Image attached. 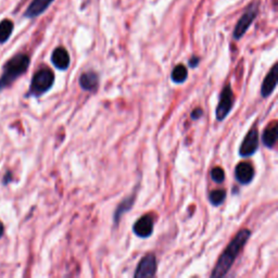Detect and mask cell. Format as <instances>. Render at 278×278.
<instances>
[{"instance_id": "7a4b0ae2", "label": "cell", "mask_w": 278, "mask_h": 278, "mask_svg": "<svg viewBox=\"0 0 278 278\" xmlns=\"http://www.w3.org/2000/svg\"><path fill=\"white\" fill-rule=\"evenodd\" d=\"M29 67V58L27 54L20 53L14 55L4 64L3 73L0 77V92L9 87L16 82L17 78L26 72Z\"/></svg>"}, {"instance_id": "9a60e30c", "label": "cell", "mask_w": 278, "mask_h": 278, "mask_svg": "<svg viewBox=\"0 0 278 278\" xmlns=\"http://www.w3.org/2000/svg\"><path fill=\"white\" fill-rule=\"evenodd\" d=\"M134 202H135V197H128V198H126L125 200H123L122 203H121L118 206V209H116L115 214H114L115 225L119 224V221H120L121 217H122V215L125 214L126 212H128L131 209V206H133Z\"/></svg>"}, {"instance_id": "6da1fadb", "label": "cell", "mask_w": 278, "mask_h": 278, "mask_svg": "<svg viewBox=\"0 0 278 278\" xmlns=\"http://www.w3.org/2000/svg\"><path fill=\"white\" fill-rule=\"evenodd\" d=\"M250 236L251 231L249 229H242L236 235L235 238L230 241V244L227 246L225 251L222 253L220 259L217 260L211 277H223L228 273L230 267L234 264L236 257L238 256L239 252L245 247L246 242L249 240Z\"/></svg>"}, {"instance_id": "7c38bea8", "label": "cell", "mask_w": 278, "mask_h": 278, "mask_svg": "<svg viewBox=\"0 0 278 278\" xmlns=\"http://www.w3.org/2000/svg\"><path fill=\"white\" fill-rule=\"evenodd\" d=\"M51 62L59 70H67L70 65V55L69 52L62 47L54 49L51 55Z\"/></svg>"}, {"instance_id": "e0dca14e", "label": "cell", "mask_w": 278, "mask_h": 278, "mask_svg": "<svg viewBox=\"0 0 278 278\" xmlns=\"http://www.w3.org/2000/svg\"><path fill=\"white\" fill-rule=\"evenodd\" d=\"M13 31V23L10 20H2L0 22V44L6 43L11 36Z\"/></svg>"}, {"instance_id": "277c9868", "label": "cell", "mask_w": 278, "mask_h": 278, "mask_svg": "<svg viewBox=\"0 0 278 278\" xmlns=\"http://www.w3.org/2000/svg\"><path fill=\"white\" fill-rule=\"evenodd\" d=\"M232 103H234V93L229 85L224 87L223 92L221 93L219 105L216 108V120L222 122L227 115L229 114L230 110L232 109Z\"/></svg>"}, {"instance_id": "30bf717a", "label": "cell", "mask_w": 278, "mask_h": 278, "mask_svg": "<svg viewBox=\"0 0 278 278\" xmlns=\"http://www.w3.org/2000/svg\"><path fill=\"white\" fill-rule=\"evenodd\" d=\"M235 177L242 185L250 184L254 177V169L247 162L239 163L235 169Z\"/></svg>"}, {"instance_id": "ffe728a7", "label": "cell", "mask_w": 278, "mask_h": 278, "mask_svg": "<svg viewBox=\"0 0 278 278\" xmlns=\"http://www.w3.org/2000/svg\"><path fill=\"white\" fill-rule=\"evenodd\" d=\"M202 113H203V111H202L200 108H197V109H195L193 111V112H191V119H193V120H199L202 116Z\"/></svg>"}, {"instance_id": "d6986e66", "label": "cell", "mask_w": 278, "mask_h": 278, "mask_svg": "<svg viewBox=\"0 0 278 278\" xmlns=\"http://www.w3.org/2000/svg\"><path fill=\"white\" fill-rule=\"evenodd\" d=\"M211 177L217 184L223 183L224 179H225L224 170L222 168H214L213 170L211 171Z\"/></svg>"}, {"instance_id": "ba28073f", "label": "cell", "mask_w": 278, "mask_h": 278, "mask_svg": "<svg viewBox=\"0 0 278 278\" xmlns=\"http://www.w3.org/2000/svg\"><path fill=\"white\" fill-rule=\"evenodd\" d=\"M133 230L140 238H148L153 232V219L150 215H144L134 224Z\"/></svg>"}, {"instance_id": "8fae6325", "label": "cell", "mask_w": 278, "mask_h": 278, "mask_svg": "<svg viewBox=\"0 0 278 278\" xmlns=\"http://www.w3.org/2000/svg\"><path fill=\"white\" fill-rule=\"evenodd\" d=\"M53 1L54 0H33L26 11H25V17L32 19L40 16V14L46 11Z\"/></svg>"}, {"instance_id": "8992f818", "label": "cell", "mask_w": 278, "mask_h": 278, "mask_svg": "<svg viewBox=\"0 0 278 278\" xmlns=\"http://www.w3.org/2000/svg\"><path fill=\"white\" fill-rule=\"evenodd\" d=\"M257 148H259V131L255 128H252L246 135L244 141H242L239 149V154L242 158H248V156L254 154Z\"/></svg>"}, {"instance_id": "4fadbf2b", "label": "cell", "mask_w": 278, "mask_h": 278, "mask_svg": "<svg viewBox=\"0 0 278 278\" xmlns=\"http://www.w3.org/2000/svg\"><path fill=\"white\" fill-rule=\"evenodd\" d=\"M79 85L82 89L87 90V92H95L98 88L99 85V76L95 72H87L82 74L79 78Z\"/></svg>"}, {"instance_id": "52a82bcc", "label": "cell", "mask_w": 278, "mask_h": 278, "mask_svg": "<svg viewBox=\"0 0 278 278\" xmlns=\"http://www.w3.org/2000/svg\"><path fill=\"white\" fill-rule=\"evenodd\" d=\"M155 272H156L155 256L154 254H147L139 262L134 276L136 278L153 277L155 275Z\"/></svg>"}, {"instance_id": "2e32d148", "label": "cell", "mask_w": 278, "mask_h": 278, "mask_svg": "<svg viewBox=\"0 0 278 278\" xmlns=\"http://www.w3.org/2000/svg\"><path fill=\"white\" fill-rule=\"evenodd\" d=\"M188 76V71L184 67L183 64H178L173 69L171 73V78L176 84L184 83Z\"/></svg>"}, {"instance_id": "5b68a950", "label": "cell", "mask_w": 278, "mask_h": 278, "mask_svg": "<svg viewBox=\"0 0 278 278\" xmlns=\"http://www.w3.org/2000/svg\"><path fill=\"white\" fill-rule=\"evenodd\" d=\"M256 16H257V7L255 4H252V6L244 13V16L240 18L238 23L236 25L234 31L235 39H240L242 36H244L246 32L248 31V28L250 27L252 22L255 20Z\"/></svg>"}, {"instance_id": "3957f363", "label": "cell", "mask_w": 278, "mask_h": 278, "mask_svg": "<svg viewBox=\"0 0 278 278\" xmlns=\"http://www.w3.org/2000/svg\"><path fill=\"white\" fill-rule=\"evenodd\" d=\"M53 83H54V75L51 70L49 69L39 70L33 76L28 95L35 96V97H39V96H42L43 94L47 93L48 90L52 87Z\"/></svg>"}, {"instance_id": "7402d4cb", "label": "cell", "mask_w": 278, "mask_h": 278, "mask_svg": "<svg viewBox=\"0 0 278 278\" xmlns=\"http://www.w3.org/2000/svg\"><path fill=\"white\" fill-rule=\"evenodd\" d=\"M3 230H4V228H3V225H2L1 222H0V238H1L2 235H3Z\"/></svg>"}, {"instance_id": "5bb4252c", "label": "cell", "mask_w": 278, "mask_h": 278, "mask_svg": "<svg viewBox=\"0 0 278 278\" xmlns=\"http://www.w3.org/2000/svg\"><path fill=\"white\" fill-rule=\"evenodd\" d=\"M277 130H278V125L276 121L271 123L263 131L262 135V141L264 144L265 147L267 148H273L277 141Z\"/></svg>"}, {"instance_id": "9c48e42d", "label": "cell", "mask_w": 278, "mask_h": 278, "mask_svg": "<svg viewBox=\"0 0 278 278\" xmlns=\"http://www.w3.org/2000/svg\"><path fill=\"white\" fill-rule=\"evenodd\" d=\"M277 79H278V65L275 64L272 68L267 75L265 76L264 80H263V85L261 88V95L263 98H267L274 92L277 85Z\"/></svg>"}, {"instance_id": "ac0fdd59", "label": "cell", "mask_w": 278, "mask_h": 278, "mask_svg": "<svg viewBox=\"0 0 278 278\" xmlns=\"http://www.w3.org/2000/svg\"><path fill=\"white\" fill-rule=\"evenodd\" d=\"M226 199V191L224 190H213L211 191L209 195V201L211 202V204H213L215 206L221 205Z\"/></svg>"}, {"instance_id": "44dd1931", "label": "cell", "mask_w": 278, "mask_h": 278, "mask_svg": "<svg viewBox=\"0 0 278 278\" xmlns=\"http://www.w3.org/2000/svg\"><path fill=\"white\" fill-rule=\"evenodd\" d=\"M200 62V59L198 57H193L190 59V61H189V65L191 68H197L198 67V64Z\"/></svg>"}]
</instances>
